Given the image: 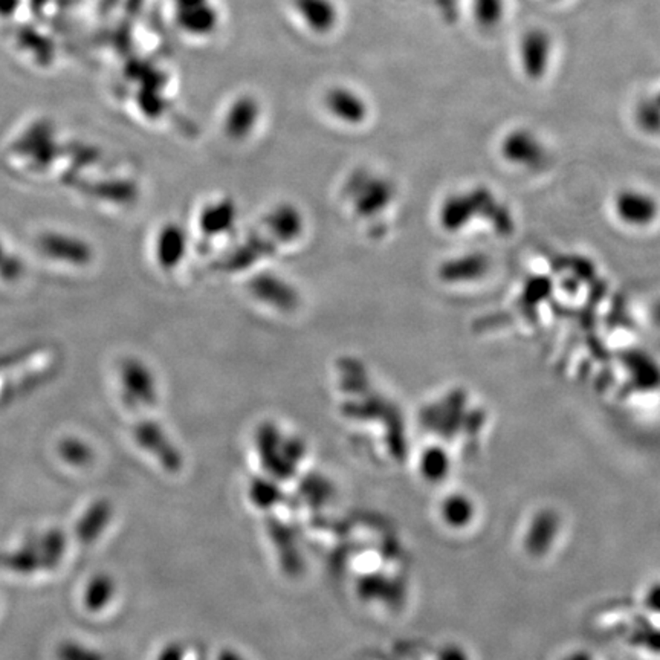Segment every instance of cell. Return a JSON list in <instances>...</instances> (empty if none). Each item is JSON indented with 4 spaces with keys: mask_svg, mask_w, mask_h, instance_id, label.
Listing matches in <instances>:
<instances>
[{
    "mask_svg": "<svg viewBox=\"0 0 660 660\" xmlns=\"http://www.w3.org/2000/svg\"><path fill=\"white\" fill-rule=\"evenodd\" d=\"M176 28L190 38L206 40L219 31L222 15L215 0H170Z\"/></svg>",
    "mask_w": 660,
    "mask_h": 660,
    "instance_id": "cell-1",
    "label": "cell"
},
{
    "mask_svg": "<svg viewBox=\"0 0 660 660\" xmlns=\"http://www.w3.org/2000/svg\"><path fill=\"white\" fill-rule=\"evenodd\" d=\"M477 501L466 492L453 489L437 503L439 523L453 534L471 529L477 521Z\"/></svg>",
    "mask_w": 660,
    "mask_h": 660,
    "instance_id": "cell-2",
    "label": "cell"
},
{
    "mask_svg": "<svg viewBox=\"0 0 660 660\" xmlns=\"http://www.w3.org/2000/svg\"><path fill=\"white\" fill-rule=\"evenodd\" d=\"M292 10L303 26L317 36L333 33L341 20L335 0H292Z\"/></svg>",
    "mask_w": 660,
    "mask_h": 660,
    "instance_id": "cell-3",
    "label": "cell"
},
{
    "mask_svg": "<svg viewBox=\"0 0 660 660\" xmlns=\"http://www.w3.org/2000/svg\"><path fill=\"white\" fill-rule=\"evenodd\" d=\"M324 106L333 118L355 126L367 117V104L362 95L351 86H333L324 95Z\"/></svg>",
    "mask_w": 660,
    "mask_h": 660,
    "instance_id": "cell-4",
    "label": "cell"
},
{
    "mask_svg": "<svg viewBox=\"0 0 660 660\" xmlns=\"http://www.w3.org/2000/svg\"><path fill=\"white\" fill-rule=\"evenodd\" d=\"M260 108L253 97H239L230 104L225 115V131L231 138L242 140L257 126Z\"/></svg>",
    "mask_w": 660,
    "mask_h": 660,
    "instance_id": "cell-5",
    "label": "cell"
},
{
    "mask_svg": "<svg viewBox=\"0 0 660 660\" xmlns=\"http://www.w3.org/2000/svg\"><path fill=\"white\" fill-rule=\"evenodd\" d=\"M121 381L127 393L141 403H152L155 399V381L152 372L140 361H127L122 365Z\"/></svg>",
    "mask_w": 660,
    "mask_h": 660,
    "instance_id": "cell-6",
    "label": "cell"
},
{
    "mask_svg": "<svg viewBox=\"0 0 660 660\" xmlns=\"http://www.w3.org/2000/svg\"><path fill=\"white\" fill-rule=\"evenodd\" d=\"M187 251V236L178 225H167L156 240V257L164 267H173L183 260Z\"/></svg>",
    "mask_w": 660,
    "mask_h": 660,
    "instance_id": "cell-7",
    "label": "cell"
},
{
    "mask_svg": "<svg viewBox=\"0 0 660 660\" xmlns=\"http://www.w3.org/2000/svg\"><path fill=\"white\" fill-rule=\"evenodd\" d=\"M0 567L17 573H33L40 569H47L37 541L28 543L17 552H0Z\"/></svg>",
    "mask_w": 660,
    "mask_h": 660,
    "instance_id": "cell-8",
    "label": "cell"
},
{
    "mask_svg": "<svg viewBox=\"0 0 660 660\" xmlns=\"http://www.w3.org/2000/svg\"><path fill=\"white\" fill-rule=\"evenodd\" d=\"M294 290L288 283L278 280L276 277L267 276L260 277L258 280L254 281L253 292L260 300L267 301L269 305H276L280 309H292L296 305L297 296H286V294H278V292H289Z\"/></svg>",
    "mask_w": 660,
    "mask_h": 660,
    "instance_id": "cell-9",
    "label": "cell"
},
{
    "mask_svg": "<svg viewBox=\"0 0 660 660\" xmlns=\"http://www.w3.org/2000/svg\"><path fill=\"white\" fill-rule=\"evenodd\" d=\"M109 517H110V506L106 501H97L95 505L90 506L89 510L77 526V535L81 543L89 544L95 541L108 525Z\"/></svg>",
    "mask_w": 660,
    "mask_h": 660,
    "instance_id": "cell-10",
    "label": "cell"
},
{
    "mask_svg": "<svg viewBox=\"0 0 660 660\" xmlns=\"http://www.w3.org/2000/svg\"><path fill=\"white\" fill-rule=\"evenodd\" d=\"M235 220V206L226 202H219L215 205L208 206L201 215L202 228L205 231V235H220L226 226L233 225Z\"/></svg>",
    "mask_w": 660,
    "mask_h": 660,
    "instance_id": "cell-11",
    "label": "cell"
},
{
    "mask_svg": "<svg viewBox=\"0 0 660 660\" xmlns=\"http://www.w3.org/2000/svg\"><path fill=\"white\" fill-rule=\"evenodd\" d=\"M271 226L277 235L280 236L283 240H294L297 236L300 235L303 228V222L297 210L292 206H280L277 208L271 215Z\"/></svg>",
    "mask_w": 660,
    "mask_h": 660,
    "instance_id": "cell-12",
    "label": "cell"
},
{
    "mask_svg": "<svg viewBox=\"0 0 660 660\" xmlns=\"http://www.w3.org/2000/svg\"><path fill=\"white\" fill-rule=\"evenodd\" d=\"M639 607L648 623L660 630V578L644 585L639 595Z\"/></svg>",
    "mask_w": 660,
    "mask_h": 660,
    "instance_id": "cell-13",
    "label": "cell"
},
{
    "mask_svg": "<svg viewBox=\"0 0 660 660\" xmlns=\"http://www.w3.org/2000/svg\"><path fill=\"white\" fill-rule=\"evenodd\" d=\"M113 592H115V584H113L112 578L106 575L95 576L86 591V607L92 612L103 609L104 605L108 604L112 598Z\"/></svg>",
    "mask_w": 660,
    "mask_h": 660,
    "instance_id": "cell-14",
    "label": "cell"
},
{
    "mask_svg": "<svg viewBox=\"0 0 660 660\" xmlns=\"http://www.w3.org/2000/svg\"><path fill=\"white\" fill-rule=\"evenodd\" d=\"M37 544L45 561H47V569H54L60 562L61 557L65 555L66 535L61 530L52 529L43 535Z\"/></svg>",
    "mask_w": 660,
    "mask_h": 660,
    "instance_id": "cell-15",
    "label": "cell"
},
{
    "mask_svg": "<svg viewBox=\"0 0 660 660\" xmlns=\"http://www.w3.org/2000/svg\"><path fill=\"white\" fill-rule=\"evenodd\" d=\"M58 455L61 459L74 466H85L94 459V451L90 450V446L86 445L80 439H72V437L61 440Z\"/></svg>",
    "mask_w": 660,
    "mask_h": 660,
    "instance_id": "cell-16",
    "label": "cell"
},
{
    "mask_svg": "<svg viewBox=\"0 0 660 660\" xmlns=\"http://www.w3.org/2000/svg\"><path fill=\"white\" fill-rule=\"evenodd\" d=\"M422 469H424L425 478L440 482L451 469L450 457L445 451L430 450L428 453L426 450L422 457Z\"/></svg>",
    "mask_w": 660,
    "mask_h": 660,
    "instance_id": "cell-17",
    "label": "cell"
},
{
    "mask_svg": "<svg viewBox=\"0 0 660 660\" xmlns=\"http://www.w3.org/2000/svg\"><path fill=\"white\" fill-rule=\"evenodd\" d=\"M58 660H101L95 651L88 650L77 642L66 641L57 646Z\"/></svg>",
    "mask_w": 660,
    "mask_h": 660,
    "instance_id": "cell-18",
    "label": "cell"
},
{
    "mask_svg": "<svg viewBox=\"0 0 660 660\" xmlns=\"http://www.w3.org/2000/svg\"><path fill=\"white\" fill-rule=\"evenodd\" d=\"M0 253H2V248H0Z\"/></svg>",
    "mask_w": 660,
    "mask_h": 660,
    "instance_id": "cell-19",
    "label": "cell"
}]
</instances>
